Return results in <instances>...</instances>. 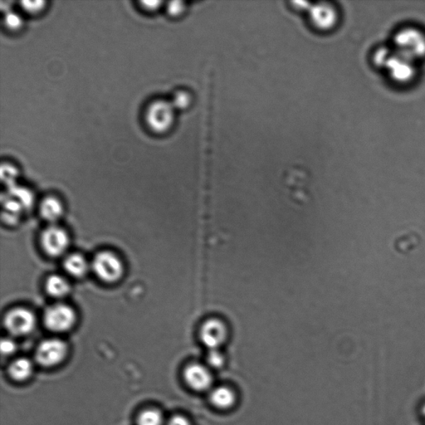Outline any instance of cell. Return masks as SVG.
<instances>
[{
  "mask_svg": "<svg viewBox=\"0 0 425 425\" xmlns=\"http://www.w3.org/2000/svg\"><path fill=\"white\" fill-rule=\"evenodd\" d=\"M175 119V109L170 101H155L145 111V123L156 134L167 133L172 129Z\"/></svg>",
  "mask_w": 425,
  "mask_h": 425,
  "instance_id": "6da1fadb",
  "label": "cell"
},
{
  "mask_svg": "<svg viewBox=\"0 0 425 425\" xmlns=\"http://www.w3.org/2000/svg\"><path fill=\"white\" fill-rule=\"evenodd\" d=\"M395 51L414 61L425 56V35L415 28H405L394 37Z\"/></svg>",
  "mask_w": 425,
  "mask_h": 425,
  "instance_id": "7a4b0ae2",
  "label": "cell"
},
{
  "mask_svg": "<svg viewBox=\"0 0 425 425\" xmlns=\"http://www.w3.org/2000/svg\"><path fill=\"white\" fill-rule=\"evenodd\" d=\"M309 23L315 31L326 33L333 29L338 23L339 14L333 4L320 2L309 7Z\"/></svg>",
  "mask_w": 425,
  "mask_h": 425,
  "instance_id": "3957f363",
  "label": "cell"
},
{
  "mask_svg": "<svg viewBox=\"0 0 425 425\" xmlns=\"http://www.w3.org/2000/svg\"><path fill=\"white\" fill-rule=\"evenodd\" d=\"M92 268L101 280L112 283L119 281L124 273V266L115 253L104 251L97 253Z\"/></svg>",
  "mask_w": 425,
  "mask_h": 425,
  "instance_id": "277c9868",
  "label": "cell"
},
{
  "mask_svg": "<svg viewBox=\"0 0 425 425\" xmlns=\"http://www.w3.org/2000/svg\"><path fill=\"white\" fill-rule=\"evenodd\" d=\"M76 321L74 310L65 304H55L48 307L43 316L47 329L55 332L70 331L75 325Z\"/></svg>",
  "mask_w": 425,
  "mask_h": 425,
  "instance_id": "5b68a950",
  "label": "cell"
},
{
  "mask_svg": "<svg viewBox=\"0 0 425 425\" xmlns=\"http://www.w3.org/2000/svg\"><path fill=\"white\" fill-rule=\"evenodd\" d=\"M67 355V346L60 339L43 341L36 351V360L45 368L60 364Z\"/></svg>",
  "mask_w": 425,
  "mask_h": 425,
  "instance_id": "8992f818",
  "label": "cell"
},
{
  "mask_svg": "<svg viewBox=\"0 0 425 425\" xmlns=\"http://www.w3.org/2000/svg\"><path fill=\"white\" fill-rule=\"evenodd\" d=\"M35 324V316L26 309H13L4 317V326L9 333L13 336H21L31 333Z\"/></svg>",
  "mask_w": 425,
  "mask_h": 425,
  "instance_id": "52a82bcc",
  "label": "cell"
},
{
  "mask_svg": "<svg viewBox=\"0 0 425 425\" xmlns=\"http://www.w3.org/2000/svg\"><path fill=\"white\" fill-rule=\"evenodd\" d=\"M41 245L48 255L60 257L66 252L70 245V238L65 229L52 226L43 232Z\"/></svg>",
  "mask_w": 425,
  "mask_h": 425,
  "instance_id": "ba28073f",
  "label": "cell"
},
{
  "mask_svg": "<svg viewBox=\"0 0 425 425\" xmlns=\"http://www.w3.org/2000/svg\"><path fill=\"white\" fill-rule=\"evenodd\" d=\"M384 68L387 70L392 79L398 82H409L415 75L414 61L397 51H392Z\"/></svg>",
  "mask_w": 425,
  "mask_h": 425,
  "instance_id": "9c48e42d",
  "label": "cell"
},
{
  "mask_svg": "<svg viewBox=\"0 0 425 425\" xmlns=\"http://www.w3.org/2000/svg\"><path fill=\"white\" fill-rule=\"evenodd\" d=\"M227 337V329L223 322L211 319L204 322L200 330V338L205 346L210 350H218Z\"/></svg>",
  "mask_w": 425,
  "mask_h": 425,
  "instance_id": "30bf717a",
  "label": "cell"
},
{
  "mask_svg": "<svg viewBox=\"0 0 425 425\" xmlns=\"http://www.w3.org/2000/svg\"><path fill=\"white\" fill-rule=\"evenodd\" d=\"M185 382L197 392H206L212 387L213 376L206 366L199 364L188 365L184 372Z\"/></svg>",
  "mask_w": 425,
  "mask_h": 425,
  "instance_id": "8fae6325",
  "label": "cell"
},
{
  "mask_svg": "<svg viewBox=\"0 0 425 425\" xmlns=\"http://www.w3.org/2000/svg\"><path fill=\"white\" fill-rule=\"evenodd\" d=\"M209 399L214 407L226 409L231 408L236 404V394L231 388L219 387L212 390Z\"/></svg>",
  "mask_w": 425,
  "mask_h": 425,
  "instance_id": "7c38bea8",
  "label": "cell"
},
{
  "mask_svg": "<svg viewBox=\"0 0 425 425\" xmlns=\"http://www.w3.org/2000/svg\"><path fill=\"white\" fill-rule=\"evenodd\" d=\"M40 214L42 217L48 222L57 221L63 214V207L60 200L55 197H48L43 199L40 206Z\"/></svg>",
  "mask_w": 425,
  "mask_h": 425,
  "instance_id": "4fadbf2b",
  "label": "cell"
},
{
  "mask_svg": "<svg viewBox=\"0 0 425 425\" xmlns=\"http://www.w3.org/2000/svg\"><path fill=\"white\" fill-rule=\"evenodd\" d=\"M65 268L70 275L75 277H82L89 270V263L81 254H71L65 261Z\"/></svg>",
  "mask_w": 425,
  "mask_h": 425,
  "instance_id": "5bb4252c",
  "label": "cell"
},
{
  "mask_svg": "<svg viewBox=\"0 0 425 425\" xmlns=\"http://www.w3.org/2000/svg\"><path fill=\"white\" fill-rule=\"evenodd\" d=\"M46 290L50 296L56 299H62L70 293V285L65 277L53 275L48 278Z\"/></svg>",
  "mask_w": 425,
  "mask_h": 425,
  "instance_id": "9a60e30c",
  "label": "cell"
},
{
  "mask_svg": "<svg viewBox=\"0 0 425 425\" xmlns=\"http://www.w3.org/2000/svg\"><path fill=\"white\" fill-rule=\"evenodd\" d=\"M33 366L31 360L26 358H19L11 364L9 374L16 380L23 381L31 377Z\"/></svg>",
  "mask_w": 425,
  "mask_h": 425,
  "instance_id": "2e32d148",
  "label": "cell"
},
{
  "mask_svg": "<svg viewBox=\"0 0 425 425\" xmlns=\"http://www.w3.org/2000/svg\"><path fill=\"white\" fill-rule=\"evenodd\" d=\"M162 414L156 409L145 410L138 418V425H163Z\"/></svg>",
  "mask_w": 425,
  "mask_h": 425,
  "instance_id": "e0dca14e",
  "label": "cell"
},
{
  "mask_svg": "<svg viewBox=\"0 0 425 425\" xmlns=\"http://www.w3.org/2000/svg\"><path fill=\"white\" fill-rule=\"evenodd\" d=\"M172 104L175 107V110H184L187 109L192 102V97L189 92L185 91H179L175 94Z\"/></svg>",
  "mask_w": 425,
  "mask_h": 425,
  "instance_id": "ac0fdd59",
  "label": "cell"
},
{
  "mask_svg": "<svg viewBox=\"0 0 425 425\" xmlns=\"http://www.w3.org/2000/svg\"><path fill=\"white\" fill-rule=\"evenodd\" d=\"M4 24L12 31H18L23 26V19L16 13H7L4 18Z\"/></svg>",
  "mask_w": 425,
  "mask_h": 425,
  "instance_id": "d6986e66",
  "label": "cell"
},
{
  "mask_svg": "<svg viewBox=\"0 0 425 425\" xmlns=\"http://www.w3.org/2000/svg\"><path fill=\"white\" fill-rule=\"evenodd\" d=\"M45 1H23L22 8L24 11L29 14H37L41 13L45 8Z\"/></svg>",
  "mask_w": 425,
  "mask_h": 425,
  "instance_id": "ffe728a7",
  "label": "cell"
},
{
  "mask_svg": "<svg viewBox=\"0 0 425 425\" xmlns=\"http://www.w3.org/2000/svg\"><path fill=\"white\" fill-rule=\"evenodd\" d=\"M207 363L212 368L219 369L222 368L224 363V358L221 353L217 350H210L207 356Z\"/></svg>",
  "mask_w": 425,
  "mask_h": 425,
  "instance_id": "44dd1931",
  "label": "cell"
},
{
  "mask_svg": "<svg viewBox=\"0 0 425 425\" xmlns=\"http://www.w3.org/2000/svg\"><path fill=\"white\" fill-rule=\"evenodd\" d=\"M392 53V50H389V48H380V50L375 53L374 62L375 65L380 67L384 68L385 63H387Z\"/></svg>",
  "mask_w": 425,
  "mask_h": 425,
  "instance_id": "7402d4cb",
  "label": "cell"
},
{
  "mask_svg": "<svg viewBox=\"0 0 425 425\" xmlns=\"http://www.w3.org/2000/svg\"><path fill=\"white\" fill-rule=\"evenodd\" d=\"M185 6L183 2L174 1L170 2L167 6V12L169 16L177 18L183 13Z\"/></svg>",
  "mask_w": 425,
  "mask_h": 425,
  "instance_id": "603a6c76",
  "label": "cell"
},
{
  "mask_svg": "<svg viewBox=\"0 0 425 425\" xmlns=\"http://www.w3.org/2000/svg\"><path fill=\"white\" fill-rule=\"evenodd\" d=\"M16 350V345L11 339H3L1 343V353L4 355H12Z\"/></svg>",
  "mask_w": 425,
  "mask_h": 425,
  "instance_id": "cb8c5ba5",
  "label": "cell"
},
{
  "mask_svg": "<svg viewBox=\"0 0 425 425\" xmlns=\"http://www.w3.org/2000/svg\"><path fill=\"white\" fill-rule=\"evenodd\" d=\"M140 6L143 7L145 11H148L149 12H155L158 11V9L161 6L162 2L160 1H143L140 2Z\"/></svg>",
  "mask_w": 425,
  "mask_h": 425,
  "instance_id": "d4e9b609",
  "label": "cell"
},
{
  "mask_svg": "<svg viewBox=\"0 0 425 425\" xmlns=\"http://www.w3.org/2000/svg\"><path fill=\"white\" fill-rule=\"evenodd\" d=\"M167 425H192L187 418L183 416H175L170 419Z\"/></svg>",
  "mask_w": 425,
  "mask_h": 425,
  "instance_id": "484cf974",
  "label": "cell"
},
{
  "mask_svg": "<svg viewBox=\"0 0 425 425\" xmlns=\"http://www.w3.org/2000/svg\"><path fill=\"white\" fill-rule=\"evenodd\" d=\"M423 414H424V416H425V404H424V407H423Z\"/></svg>",
  "mask_w": 425,
  "mask_h": 425,
  "instance_id": "4316f807",
  "label": "cell"
}]
</instances>
